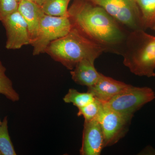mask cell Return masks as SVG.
I'll return each mask as SVG.
<instances>
[{"label": "cell", "mask_w": 155, "mask_h": 155, "mask_svg": "<svg viewBox=\"0 0 155 155\" xmlns=\"http://www.w3.org/2000/svg\"><path fill=\"white\" fill-rule=\"evenodd\" d=\"M71 0H47L41 5L45 14L55 17H69L68 6Z\"/></svg>", "instance_id": "5bb4252c"}, {"label": "cell", "mask_w": 155, "mask_h": 155, "mask_svg": "<svg viewBox=\"0 0 155 155\" xmlns=\"http://www.w3.org/2000/svg\"><path fill=\"white\" fill-rule=\"evenodd\" d=\"M141 26L152 27L155 21V0H136Z\"/></svg>", "instance_id": "4fadbf2b"}, {"label": "cell", "mask_w": 155, "mask_h": 155, "mask_svg": "<svg viewBox=\"0 0 155 155\" xmlns=\"http://www.w3.org/2000/svg\"><path fill=\"white\" fill-rule=\"evenodd\" d=\"M121 55L123 64L139 76L155 75V37L141 29L128 32Z\"/></svg>", "instance_id": "3957f363"}, {"label": "cell", "mask_w": 155, "mask_h": 155, "mask_svg": "<svg viewBox=\"0 0 155 155\" xmlns=\"http://www.w3.org/2000/svg\"><path fill=\"white\" fill-rule=\"evenodd\" d=\"M1 22L6 31L7 49H19L31 44L28 25L18 11L8 15Z\"/></svg>", "instance_id": "ba28073f"}, {"label": "cell", "mask_w": 155, "mask_h": 155, "mask_svg": "<svg viewBox=\"0 0 155 155\" xmlns=\"http://www.w3.org/2000/svg\"><path fill=\"white\" fill-rule=\"evenodd\" d=\"M97 119L102 130L104 147L115 144L124 136L131 119L103 104Z\"/></svg>", "instance_id": "52a82bcc"}, {"label": "cell", "mask_w": 155, "mask_h": 155, "mask_svg": "<svg viewBox=\"0 0 155 155\" xmlns=\"http://www.w3.org/2000/svg\"><path fill=\"white\" fill-rule=\"evenodd\" d=\"M152 28L153 29H154V30H155V21L152 27Z\"/></svg>", "instance_id": "44dd1931"}, {"label": "cell", "mask_w": 155, "mask_h": 155, "mask_svg": "<svg viewBox=\"0 0 155 155\" xmlns=\"http://www.w3.org/2000/svg\"><path fill=\"white\" fill-rule=\"evenodd\" d=\"M72 27L69 17H55L45 14L31 45L33 47V55L45 53L51 42L67 35Z\"/></svg>", "instance_id": "5b68a950"}, {"label": "cell", "mask_w": 155, "mask_h": 155, "mask_svg": "<svg viewBox=\"0 0 155 155\" xmlns=\"http://www.w3.org/2000/svg\"><path fill=\"white\" fill-rule=\"evenodd\" d=\"M2 122H1V120H0V126H1V124H2Z\"/></svg>", "instance_id": "7402d4cb"}, {"label": "cell", "mask_w": 155, "mask_h": 155, "mask_svg": "<svg viewBox=\"0 0 155 155\" xmlns=\"http://www.w3.org/2000/svg\"><path fill=\"white\" fill-rule=\"evenodd\" d=\"M104 147L102 130L97 118L84 121L80 154L100 155Z\"/></svg>", "instance_id": "9c48e42d"}, {"label": "cell", "mask_w": 155, "mask_h": 155, "mask_svg": "<svg viewBox=\"0 0 155 155\" xmlns=\"http://www.w3.org/2000/svg\"><path fill=\"white\" fill-rule=\"evenodd\" d=\"M18 2L21 0H17ZM27 1H31V2H34L40 5L41 6L47 1V0H27Z\"/></svg>", "instance_id": "ffe728a7"}, {"label": "cell", "mask_w": 155, "mask_h": 155, "mask_svg": "<svg viewBox=\"0 0 155 155\" xmlns=\"http://www.w3.org/2000/svg\"><path fill=\"white\" fill-rule=\"evenodd\" d=\"M17 11L28 25L32 42L36 36L41 21L45 15L41 6L31 1L21 0L19 2Z\"/></svg>", "instance_id": "8fae6325"}, {"label": "cell", "mask_w": 155, "mask_h": 155, "mask_svg": "<svg viewBox=\"0 0 155 155\" xmlns=\"http://www.w3.org/2000/svg\"><path fill=\"white\" fill-rule=\"evenodd\" d=\"M101 7L129 31L141 29L136 0H87Z\"/></svg>", "instance_id": "8992f818"}, {"label": "cell", "mask_w": 155, "mask_h": 155, "mask_svg": "<svg viewBox=\"0 0 155 155\" xmlns=\"http://www.w3.org/2000/svg\"><path fill=\"white\" fill-rule=\"evenodd\" d=\"M95 99V98L92 94L88 91L86 93L79 92L76 90L70 88L65 95L63 100L64 102L71 103L78 108H79L91 102Z\"/></svg>", "instance_id": "2e32d148"}, {"label": "cell", "mask_w": 155, "mask_h": 155, "mask_svg": "<svg viewBox=\"0 0 155 155\" xmlns=\"http://www.w3.org/2000/svg\"><path fill=\"white\" fill-rule=\"evenodd\" d=\"M8 116L3 119L0 126V153L3 155H16L8 130Z\"/></svg>", "instance_id": "e0dca14e"}, {"label": "cell", "mask_w": 155, "mask_h": 155, "mask_svg": "<svg viewBox=\"0 0 155 155\" xmlns=\"http://www.w3.org/2000/svg\"><path fill=\"white\" fill-rule=\"evenodd\" d=\"M130 86L101 73L98 81L93 86L88 87L87 91L103 103L108 101Z\"/></svg>", "instance_id": "30bf717a"}, {"label": "cell", "mask_w": 155, "mask_h": 155, "mask_svg": "<svg viewBox=\"0 0 155 155\" xmlns=\"http://www.w3.org/2000/svg\"><path fill=\"white\" fill-rule=\"evenodd\" d=\"M68 13L72 26L105 52L121 54L129 31L104 9L87 0H74Z\"/></svg>", "instance_id": "6da1fadb"}, {"label": "cell", "mask_w": 155, "mask_h": 155, "mask_svg": "<svg viewBox=\"0 0 155 155\" xmlns=\"http://www.w3.org/2000/svg\"><path fill=\"white\" fill-rule=\"evenodd\" d=\"M104 52L101 47L72 26L67 35L51 42L45 53L72 70L81 60L95 61Z\"/></svg>", "instance_id": "7a4b0ae2"}, {"label": "cell", "mask_w": 155, "mask_h": 155, "mask_svg": "<svg viewBox=\"0 0 155 155\" xmlns=\"http://www.w3.org/2000/svg\"><path fill=\"white\" fill-rule=\"evenodd\" d=\"M94 61L84 59L78 62L70 71L72 80L79 85L91 87L97 83L101 73L94 67Z\"/></svg>", "instance_id": "7c38bea8"}, {"label": "cell", "mask_w": 155, "mask_h": 155, "mask_svg": "<svg viewBox=\"0 0 155 155\" xmlns=\"http://www.w3.org/2000/svg\"><path fill=\"white\" fill-rule=\"evenodd\" d=\"M155 98V94L151 88L131 85L102 104L111 110L131 119L137 111Z\"/></svg>", "instance_id": "277c9868"}, {"label": "cell", "mask_w": 155, "mask_h": 155, "mask_svg": "<svg viewBox=\"0 0 155 155\" xmlns=\"http://www.w3.org/2000/svg\"><path fill=\"white\" fill-rule=\"evenodd\" d=\"M6 69L0 61V94L12 102L19 101V96L13 87V83L6 75Z\"/></svg>", "instance_id": "9a60e30c"}, {"label": "cell", "mask_w": 155, "mask_h": 155, "mask_svg": "<svg viewBox=\"0 0 155 155\" xmlns=\"http://www.w3.org/2000/svg\"><path fill=\"white\" fill-rule=\"evenodd\" d=\"M102 106V103L95 98L86 105L78 108L77 116H83L85 121L96 119Z\"/></svg>", "instance_id": "ac0fdd59"}, {"label": "cell", "mask_w": 155, "mask_h": 155, "mask_svg": "<svg viewBox=\"0 0 155 155\" xmlns=\"http://www.w3.org/2000/svg\"><path fill=\"white\" fill-rule=\"evenodd\" d=\"M1 155V153H0V155Z\"/></svg>", "instance_id": "603a6c76"}, {"label": "cell", "mask_w": 155, "mask_h": 155, "mask_svg": "<svg viewBox=\"0 0 155 155\" xmlns=\"http://www.w3.org/2000/svg\"><path fill=\"white\" fill-rule=\"evenodd\" d=\"M17 0H0V21L18 10Z\"/></svg>", "instance_id": "d6986e66"}]
</instances>
